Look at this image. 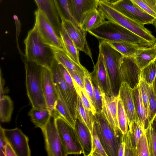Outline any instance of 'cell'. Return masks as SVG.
<instances>
[{
	"label": "cell",
	"mask_w": 156,
	"mask_h": 156,
	"mask_svg": "<svg viewBox=\"0 0 156 156\" xmlns=\"http://www.w3.org/2000/svg\"><path fill=\"white\" fill-rule=\"evenodd\" d=\"M105 19L102 12L98 8L95 9L86 15L80 27L83 30L88 32L98 26Z\"/></svg>",
	"instance_id": "25"
},
{
	"label": "cell",
	"mask_w": 156,
	"mask_h": 156,
	"mask_svg": "<svg viewBox=\"0 0 156 156\" xmlns=\"http://www.w3.org/2000/svg\"><path fill=\"white\" fill-rule=\"evenodd\" d=\"M13 18L15 21L16 26V42L17 43L18 48L20 52V48L18 44V38L19 35V34L20 33V28H21V23L20 21L18 19L17 16L14 15L13 16Z\"/></svg>",
	"instance_id": "48"
},
{
	"label": "cell",
	"mask_w": 156,
	"mask_h": 156,
	"mask_svg": "<svg viewBox=\"0 0 156 156\" xmlns=\"http://www.w3.org/2000/svg\"><path fill=\"white\" fill-rule=\"evenodd\" d=\"M77 93L80 96L82 102L86 108L91 112L94 115L96 112V110L91 102L84 90L79 87L75 88Z\"/></svg>",
	"instance_id": "43"
},
{
	"label": "cell",
	"mask_w": 156,
	"mask_h": 156,
	"mask_svg": "<svg viewBox=\"0 0 156 156\" xmlns=\"http://www.w3.org/2000/svg\"><path fill=\"white\" fill-rule=\"evenodd\" d=\"M156 20V0H131Z\"/></svg>",
	"instance_id": "38"
},
{
	"label": "cell",
	"mask_w": 156,
	"mask_h": 156,
	"mask_svg": "<svg viewBox=\"0 0 156 156\" xmlns=\"http://www.w3.org/2000/svg\"><path fill=\"white\" fill-rule=\"evenodd\" d=\"M133 90L135 106L139 119L145 128L146 124H147V126L148 124V115L142 99L139 83L133 88Z\"/></svg>",
	"instance_id": "29"
},
{
	"label": "cell",
	"mask_w": 156,
	"mask_h": 156,
	"mask_svg": "<svg viewBox=\"0 0 156 156\" xmlns=\"http://www.w3.org/2000/svg\"><path fill=\"white\" fill-rule=\"evenodd\" d=\"M74 128L85 156H89L92 148V135L76 111Z\"/></svg>",
	"instance_id": "21"
},
{
	"label": "cell",
	"mask_w": 156,
	"mask_h": 156,
	"mask_svg": "<svg viewBox=\"0 0 156 156\" xmlns=\"http://www.w3.org/2000/svg\"><path fill=\"white\" fill-rule=\"evenodd\" d=\"M98 9L105 18L126 28L153 45L156 38L144 25L124 15L114 9L109 2L100 0Z\"/></svg>",
	"instance_id": "3"
},
{
	"label": "cell",
	"mask_w": 156,
	"mask_h": 156,
	"mask_svg": "<svg viewBox=\"0 0 156 156\" xmlns=\"http://www.w3.org/2000/svg\"><path fill=\"white\" fill-rule=\"evenodd\" d=\"M76 111L92 135L94 122V115L84 106L80 96L78 94Z\"/></svg>",
	"instance_id": "31"
},
{
	"label": "cell",
	"mask_w": 156,
	"mask_h": 156,
	"mask_svg": "<svg viewBox=\"0 0 156 156\" xmlns=\"http://www.w3.org/2000/svg\"><path fill=\"white\" fill-rule=\"evenodd\" d=\"M118 96L122 101L127 115L128 131L131 132L140 119L135 106L133 88L127 83L122 82Z\"/></svg>",
	"instance_id": "12"
},
{
	"label": "cell",
	"mask_w": 156,
	"mask_h": 156,
	"mask_svg": "<svg viewBox=\"0 0 156 156\" xmlns=\"http://www.w3.org/2000/svg\"><path fill=\"white\" fill-rule=\"evenodd\" d=\"M61 24L73 41L79 51L88 55L93 62L92 54L86 39V32L80 26L75 25L71 21L63 17L61 18Z\"/></svg>",
	"instance_id": "14"
},
{
	"label": "cell",
	"mask_w": 156,
	"mask_h": 156,
	"mask_svg": "<svg viewBox=\"0 0 156 156\" xmlns=\"http://www.w3.org/2000/svg\"><path fill=\"white\" fill-rule=\"evenodd\" d=\"M6 139L14 150L16 156H30L29 138L20 129H3Z\"/></svg>",
	"instance_id": "16"
},
{
	"label": "cell",
	"mask_w": 156,
	"mask_h": 156,
	"mask_svg": "<svg viewBox=\"0 0 156 156\" xmlns=\"http://www.w3.org/2000/svg\"><path fill=\"white\" fill-rule=\"evenodd\" d=\"M93 83L99 87L102 93L113 96L111 82L102 54L99 52L94 69L90 73Z\"/></svg>",
	"instance_id": "13"
},
{
	"label": "cell",
	"mask_w": 156,
	"mask_h": 156,
	"mask_svg": "<svg viewBox=\"0 0 156 156\" xmlns=\"http://www.w3.org/2000/svg\"><path fill=\"white\" fill-rule=\"evenodd\" d=\"M109 2L124 15L144 25L152 24L156 20L131 0H118Z\"/></svg>",
	"instance_id": "9"
},
{
	"label": "cell",
	"mask_w": 156,
	"mask_h": 156,
	"mask_svg": "<svg viewBox=\"0 0 156 156\" xmlns=\"http://www.w3.org/2000/svg\"><path fill=\"white\" fill-rule=\"evenodd\" d=\"M155 27V29L156 30V20H155L154 22L152 24Z\"/></svg>",
	"instance_id": "54"
},
{
	"label": "cell",
	"mask_w": 156,
	"mask_h": 156,
	"mask_svg": "<svg viewBox=\"0 0 156 156\" xmlns=\"http://www.w3.org/2000/svg\"><path fill=\"white\" fill-rule=\"evenodd\" d=\"M93 86L96 112L101 113L102 105V93L100 89L93 83Z\"/></svg>",
	"instance_id": "45"
},
{
	"label": "cell",
	"mask_w": 156,
	"mask_h": 156,
	"mask_svg": "<svg viewBox=\"0 0 156 156\" xmlns=\"http://www.w3.org/2000/svg\"><path fill=\"white\" fill-rule=\"evenodd\" d=\"M152 86L154 90L156 95V76L154 80L153 81L152 83Z\"/></svg>",
	"instance_id": "53"
},
{
	"label": "cell",
	"mask_w": 156,
	"mask_h": 156,
	"mask_svg": "<svg viewBox=\"0 0 156 156\" xmlns=\"http://www.w3.org/2000/svg\"><path fill=\"white\" fill-rule=\"evenodd\" d=\"M93 156H108L101 143L94 125L92 132V150L89 155Z\"/></svg>",
	"instance_id": "34"
},
{
	"label": "cell",
	"mask_w": 156,
	"mask_h": 156,
	"mask_svg": "<svg viewBox=\"0 0 156 156\" xmlns=\"http://www.w3.org/2000/svg\"><path fill=\"white\" fill-rule=\"evenodd\" d=\"M5 156H16L12 147L8 142L5 147Z\"/></svg>",
	"instance_id": "50"
},
{
	"label": "cell",
	"mask_w": 156,
	"mask_h": 156,
	"mask_svg": "<svg viewBox=\"0 0 156 156\" xmlns=\"http://www.w3.org/2000/svg\"><path fill=\"white\" fill-rule=\"evenodd\" d=\"M99 48L109 76L112 95L117 96L122 83L119 69V60L122 55L104 41H100Z\"/></svg>",
	"instance_id": "5"
},
{
	"label": "cell",
	"mask_w": 156,
	"mask_h": 156,
	"mask_svg": "<svg viewBox=\"0 0 156 156\" xmlns=\"http://www.w3.org/2000/svg\"><path fill=\"white\" fill-rule=\"evenodd\" d=\"M154 47L156 49V42L153 45Z\"/></svg>",
	"instance_id": "55"
},
{
	"label": "cell",
	"mask_w": 156,
	"mask_h": 156,
	"mask_svg": "<svg viewBox=\"0 0 156 156\" xmlns=\"http://www.w3.org/2000/svg\"><path fill=\"white\" fill-rule=\"evenodd\" d=\"M13 108V102L9 96L4 95L0 97L1 122H8L10 121Z\"/></svg>",
	"instance_id": "30"
},
{
	"label": "cell",
	"mask_w": 156,
	"mask_h": 156,
	"mask_svg": "<svg viewBox=\"0 0 156 156\" xmlns=\"http://www.w3.org/2000/svg\"><path fill=\"white\" fill-rule=\"evenodd\" d=\"M150 156H156V131L149 123L146 128Z\"/></svg>",
	"instance_id": "41"
},
{
	"label": "cell",
	"mask_w": 156,
	"mask_h": 156,
	"mask_svg": "<svg viewBox=\"0 0 156 156\" xmlns=\"http://www.w3.org/2000/svg\"><path fill=\"white\" fill-rule=\"evenodd\" d=\"M147 88L149 104V112L148 117L149 124L152 120L156 114V95L152 84L149 85L148 84Z\"/></svg>",
	"instance_id": "39"
},
{
	"label": "cell",
	"mask_w": 156,
	"mask_h": 156,
	"mask_svg": "<svg viewBox=\"0 0 156 156\" xmlns=\"http://www.w3.org/2000/svg\"><path fill=\"white\" fill-rule=\"evenodd\" d=\"M122 55L128 58H134L146 48L148 47L124 42L106 41Z\"/></svg>",
	"instance_id": "23"
},
{
	"label": "cell",
	"mask_w": 156,
	"mask_h": 156,
	"mask_svg": "<svg viewBox=\"0 0 156 156\" xmlns=\"http://www.w3.org/2000/svg\"><path fill=\"white\" fill-rule=\"evenodd\" d=\"M56 123L60 139L67 155L83 154V151L75 128L57 115Z\"/></svg>",
	"instance_id": "7"
},
{
	"label": "cell",
	"mask_w": 156,
	"mask_h": 156,
	"mask_svg": "<svg viewBox=\"0 0 156 156\" xmlns=\"http://www.w3.org/2000/svg\"><path fill=\"white\" fill-rule=\"evenodd\" d=\"M60 37L63 50L72 60L81 65L79 57V51L61 24L60 30Z\"/></svg>",
	"instance_id": "24"
},
{
	"label": "cell",
	"mask_w": 156,
	"mask_h": 156,
	"mask_svg": "<svg viewBox=\"0 0 156 156\" xmlns=\"http://www.w3.org/2000/svg\"><path fill=\"white\" fill-rule=\"evenodd\" d=\"M51 114V112L48 109L34 107H32L28 114L35 126L41 129L47 124Z\"/></svg>",
	"instance_id": "28"
},
{
	"label": "cell",
	"mask_w": 156,
	"mask_h": 156,
	"mask_svg": "<svg viewBox=\"0 0 156 156\" xmlns=\"http://www.w3.org/2000/svg\"><path fill=\"white\" fill-rule=\"evenodd\" d=\"M145 128L143 126L140 119L135 125L131 132L128 131L133 156H136V149L138 141L145 130Z\"/></svg>",
	"instance_id": "32"
},
{
	"label": "cell",
	"mask_w": 156,
	"mask_h": 156,
	"mask_svg": "<svg viewBox=\"0 0 156 156\" xmlns=\"http://www.w3.org/2000/svg\"><path fill=\"white\" fill-rule=\"evenodd\" d=\"M73 80L75 88L76 87L84 90L83 79L77 73L72 71H68Z\"/></svg>",
	"instance_id": "46"
},
{
	"label": "cell",
	"mask_w": 156,
	"mask_h": 156,
	"mask_svg": "<svg viewBox=\"0 0 156 156\" xmlns=\"http://www.w3.org/2000/svg\"><path fill=\"white\" fill-rule=\"evenodd\" d=\"M50 69L54 84L58 87L72 115L75 119L77 94L73 93L69 87L62 74L58 64L55 59Z\"/></svg>",
	"instance_id": "10"
},
{
	"label": "cell",
	"mask_w": 156,
	"mask_h": 156,
	"mask_svg": "<svg viewBox=\"0 0 156 156\" xmlns=\"http://www.w3.org/2000/svg\"><path fill=\"white\" fill-rule=\"evenodd\" d=\"M55 85L57 92L58 98L55 105L54 112L57 115L62 117L74 128L75 120L64 100L59 89L56 85Z\"/></svg>",
	"instance_id": "26"
},
{
	"label": "cell",
	"mask_w": 156,
	"mask_h": 156,
	"mask_svg": "<svg viewBox=\"0 0 156 156\" xmlns=\"http://www.w3.org/2000/svg\"><path fill=\"white\" fill-rule=\"evenodd\" d=\"M140 76L148 84H152L156 76V64L155 62L141 69Z\"/></svg>",
	"instance_id": "36"
},
{
	"label": "cell",
	"mask_w": 156,
	"mask_h": 156,
	"mask_svg": "<svg viewBox=\"0 0 156 156\" xmlns=\"http://www.w3.org/2000/svg\"><path fill=\"white\" fill-rule=\"evenodd\" d=\"M94 125L101 143L108 156H118L122 138L118 137L101 113L94 115Z\"/></svg>",
	"instance_id": "6"
},
{
	"label": "cell",
	"mask_w": 156,
	"mask_h": 156,
	"mask_svg": "<svg viewBox=\"0 0 156 156\" xmlns=\"http://www.w3.org/2000/svg\"><path fill=\"white\" fill-rule=\"evenodd\" d=\"M136 156H150L146 129L138 141L136 149Z\"/></svg>",
	"instance_id": "40"
},
{
	"label": "cell",
	"mask_w": 156,
	"mask_h": 156,
	"mask_svg": "<svg viewBox=\"0 0 156 156\" xmlns=\"http://www.w3.org/2000/svg\"><path fill=\"white\" fill-rule=\"evenodd\" d=\"M154 130L156 131V114L152 120L149 122Z\"/></svg>",
	"instance_id": "52"
},
{
	"label": "cell",
	"mask_w": 156,
	"mask_h": 156,
	"mask_svg": "<svg viewBox=\"0 0 156 156\" xmlns=\"http://www.w3.org/2000/svg\"><path fill=\"white\" fill-rule=\"evenodd\" d=\"M135 62L141 70L156 60V49L153 45L148 47L134 58Z\"/></svg>",
	"instance_id": "27"
},
{
	"label": "cell",
	"mask_w": 156,
	"mask_h": 156,
	"mask_svg": "<svg viewBox=\"0 0 156 156\" xmlns=\"http://www.w3.org/2000/svg\"><path fill=\"white\" fill-rule=\"evenodd\" d=\"M0 97L4 95V91L3 90V81L2 78V74L1 71H0Z\"/></svg>",
	"instance_id": "51"
},
{
	"label": "cell",
	"mask_w": 156,
	"mask_h": 156,
	"mask_svg": "<svg viewBox=\"0 0 156 156\" xmlns=\"http://www.w3.org/2000/svg\"><path fill=\"white\" fill-rule=\"evenodd\" d=\"M27 94L32 107L48 109L41 80L42 67L32 62H25Z\"/></svg>",
	"instance_id": "4"
},
{
	"label": "cell",
	"mask_w": 156,
	"mask_h": 156,
	"mask_svg": "<svg viewBox=\"0 0 156 156\" xmlns=\"http://www.w3.org/2000/svg\"><path fill=\"white\" fill-rule=\"evenodd\" d=\"M117 0H111L110 2L111 3H113L116 1Z\"/></svg>",
	"instance_id": "56"
},
{
	"label": "cell",
	"mask_w": 156,
	"mask_h": 156,
	"mask_svg": "<svg viewBox=\"0 0 156 156\" xmlns=\"http://www.w3.org/2000/svg\"><path fill=\"white\" fill-rule=\"evenodd\" d=\"M100 0H68L71 14L80 25L86 15L89 11L98 8Z\"/></svg>",
	"instance_id": "20"
},
{
	"label": "cell",
	"mask_w": 156,
	"mask_h": 156,
	"mask_svg": "<svg viewBox=\"0 0 156 156\" xmlns=\"http://www.w3.org/2000/svg\"><path fill=\"white\" fill-rule=\"evenodd\" d=\"M88 32L101 40L126 42L147 47L153 45L122 26L109 20H105L98 26Z\"/></svg>",
	"instance_id": "2"
},
{
	"label": "cell",
	"mask_w": 156,
	"mask_h": 156,
	"mask_svg": "<svg viewBox=\"0 0 156 156\" xmlns=\"http://www.w3.org/2000/svg\"><path fill=\"white\" fill-rule=\"evenodd\" d=\"M118 97L117 117L119 126L122 134L125 135L128 130L127 117L122 101Z\"/></svg>",
	"instance_id": "33"
},
{
	"label": "cell",
	"mask_w": 156,
	"mask_h": 156,
	"mask_svg": "<svg viewBox=\"0 0 156 156\" xmlns=\"http://www.w3.org/2000/svg\"><path fill=\"white\" fill-rule=\"evenodd\" d=\"M104 0L106 1H107V2H110L111 1V0Z\"/></svg>",
	"instance_id": "57"
},
{
	"label": "cell",
	"mask_w": 156,
	"mask_h": 156,
	"mask_svg": "<svg viewBox=\"0 0 156 156\" xmlns=\"http://www.w3.org/2000/svg\"><path fill=\"white\" fill-rule=\"evenodd\" d=\"M58 65L62 76L69 87L73 93L77 94L73 80L70 75L62 65L60 64H58Z\"/></svg>",
	"instance_id": "44"
},
{
	"label": "cell",
	"mask_w": 156,
	"mask_h": 156,
	"mask_svg": "<svg viewBox=\"0 0 156 156\" xmlns=\"http://www.w3.org/2000/svg\"><path fill=\"white\" fill-rule=\"evenodd\" d=\"M125 147V143L122 134V141L118 149V156H124Z\"/></svg>",
	"instance_id": "49"
},
{
	"label": "cell",
	"mask_w": 156,
	"mask_h": 156,
	"mask_svg": "<svg viewBox=\"0 0 156 156\" xmlns=\"http://www.w3.org/2000/svg\"><path fill=\"white\" fill-rule=\"evenodd\" d=\"M52 48L55 58L58 64L62 65L68 71H72L77 73L83 79L86 68L82 65H79L72 60L63 49Z\"/></svg>",
	"instance_id": "22"
},
{
	"label": "cell",
	"mask_w": 156,
	"mask_h": 156,
	"mask_svg": "<svg viewBox=\"0 0 156 156\" xmlns=\"http://www.w3.org/2000/svg\"><path fill=\"white\" fill-rule=\"evenodd\" d=\"M41 80L47 109L52 113L54 112V107L58 98V94L50 69L42 67Z\"/></svg>",
	"instance_id": "18"
},
{
	"label": "cell",
	"mask_w": 156,
	"mask_h": 156,
	"mask_svg": "<svg viewBox=\"0 0 156 156\" xmlns=\"http://www.w3.org/2000/svg\"><path fill=\"white\" fill-rule=\"evenodd\" d=\"M102 96L101 113L108 122L116 136L121 139L122 134L119 128L117 117L118 95L108 96L102 93Z\"/></svg>",
	"instance_id": "15"
},
{
	"label": "cell",
	"mask_w": 156,
	"mask_h": 156,
	"mask_svg": "<svg viewBox=\"0 0 156 156\" xmlns=\"http://www.w3.org/2000/svg\"><path fill=\"white\" fill-rule=\"evenodd\" d=\"M119 69L122 83L126 82L132 88L138 83L140 70L134 58L122 55L119 60Z\"/></svg>",
	"instance_id": "17"
},
{
	"label": "cell",
	"mask_w": 156,
	"mask_h": 156,
	"mask_svg": "<svg viewBox=\"0 0 156 156\" xmlns=\"http://www.w3.org/2000/svg\"><path fill=\"white\" fill-rule=\"evenodd\" d=\"M3 128L0 127V156H5V147L8 142L5 136Z\"/></svg>",
	"instance_id": "47"
},
{
	"label": "cell",
	"mask_w": 156,
	"mask_h": 156,
	"mask_svg": "<svg viewBox=\"0 0 156 156\" xmlns=\"http://www.w3.org/2000/svg\"><path fill=\"white\" fill-rule=\"evenodd\" d=\"M139 84L140 90L142 99L147 112L148 117L149 112V104L147 88L148 83L140 75Z\"/></svg>",
	"instance_id": "42"
},
{
	"label": "cell",
	"mask_w": 156,
	"mask_h": 156,
	"mask_svg": "<svg viewBox=\"0 0 156 156\" xmlns=\"http://www.w3.org/2000/svg\"><path fill=\"white\" fill-rule=\"evenodd\" d=\"M55 112L51 113L46 125L41 128L45 140L46 150L49 156H66L57 130Z\"/></svg>",
	"instance_id": "8"
},
{
	"label": "cell",
	"mask_w": 156,
	"mask_h": 156,
	"mask_svg": "<svg viewBox=\"0 0 156 156\" xmlns=\"http://www.w3.org/2000/svg\"><path fill=\"white\" fill-rule=\"evenodd\" d=\"M38 9L46 16L57 34L60 37L61 20L55 0H34Z\"/></svg>",
	"instance_id": "19"
},
{
	"label": "cell",
	"mask_w": 156,
	"mask_h": 156,
	"mask_svg": "<svg viewBox=\"0 0 156 156\" xmlns=\"http://www.w3.org/2000/svg\"><path fill=\"white\" fill-rule=\"evenodd\" d=\"M26 60L49 69L55 60L52 47L43 41L35 24L24 41Z\"/></svg>",
	"instance_id": "1"
},
{
	"label": "cell",
	"mask_w": 156,
	"mask_h": 156,
	"mask_svg": "<svg viewBox=\"0 0 156 156\" xmlns=\"http://www.w3.org/2000/svg\"><path fill=\"white\" fill-rule=\"evenodd\" d=\"M155 63H156V60L155 61Z\"/></svg>",
	"instance_id": "58"
},
{
	"label": "cell",
	"mask_w": 156,
	"mask_h": 156,
	"mask_svg": "<svg viewBox=\"0 0 156 156\" xmlns=\"http://www.w3.org/2000/svg\"><path fill=\"white\" fill-rule=\"evenodd\" d=\"M60 18L61 17L71 21L75 25L80 27L73 18L69 8L68 0H55Z\"/></svg>",
	"instance_id": "35"
},
{
	"label": "cell",
	"mask_w": 156,
	"mask_h": 156,
	"mask_svg": "<svg viewBox=\"0 0 156 156\" xmlns=\"http://www.w3.org/2000/svg\"><path fill=\"white\" fill-rule=\"evenodd\" d=\"M35 15V24L44 42L51 47L63 49L60 37L45 14L38 9Z\"/></svg>",
	"instance_id": "11"
},
{
	"label": "cell",
	"mask_w": 156,
	"mask_h": 156,
	"mask_svg": "<svg viewBox=\"0 0 156 156\" xmlns=\"http://www.w3.org/2000/svg\"><path fill=\"white\" fill-rule=\"evenodd\" d=\"M83 81L84 90L92 105L95 108V101L93 83L90 73L88 71L87 69L85 72Z\"/></svg>",
	"instance_id": "37"
}]
</instances>
